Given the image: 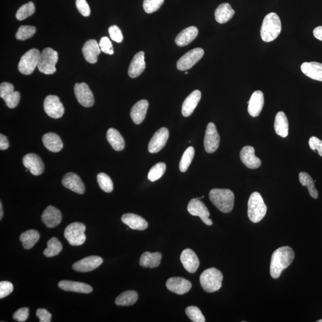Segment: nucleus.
<instances>
[{"mask_svg": "<svg viewBox=\"0 0 322 322\" xmlns=\"http://www.w3.org/2000/svg\"><path fill=\"white\" fill-rule=\"evenodd\" d=\"M106 138L108 142L116 151H121L124 149V139L116 129L111 128L108 129Z\"/></svg>", "mask_w": 322, "mask_h": 322, "instance_id": "c9c22d12", "label": "nucleus"}, {"mask_svg": "<svg viewBox=\"0 0 322 322\" xmlns=\"http://www.w3.org/2000/svg\"><path fill=\"white\" fill-rule=\"evenodd\" d=\"M45 113L49 117L58 119L61 118L65 113L64 105L57 96L50 95L45 98L44 101Z\"/></svg>", "mask_w": 322, "mask_h": 322, "instance_id": "9d476101", "label": "nucleus"}, {"mask_svg": "<svg viewBox=\"0 0 322 322\" xmlns=\"http://www.w3.org/2000/svg\"><path fill=\"white\" fill-rule=\"evenodd\" d=\"M234 10L229 3H223L215 11V18L219 23H225L232 18L234 15Z\"/></svg>", "mask_w": 322, "mask_h": 322, "instance_id": "72a5a7b5", "label": "nucleus"}, {"mask_svg": "<svg viewBox=\"0 0 322 322\" xmlns=\"http://www.w3.org/2000/svg\"><path fill=\"white\" fill-rule=\"evenodd\" d=\"M40 233L36 230H29L21 234L20 240L24 249L30 250L40 239Z\"/></svg>", "mask_w": 322, "mask_h": 322, "instance_id": "e433bc0d", "label": "nucleus"}, {"mask_svg": "<svg viewBox=\"0 0 322 322\" xmlns=\"http://www.w3.org/2000/svg\"><path fill=\"white\" fill-rule=\"evenodd\" d=\"M317 322H322V319L318 320L317 321Z\"/></svg>", "mask_w": 322, "mask_h": 322, "instance_id": "052dcab7", "label": "nucleus"}, {"mask_svg": "<svg viewBox=\"0 0 322 322\" xmlns=\"http://www.w3.org/2000/svg\"><path fill=\"white\" fill-rule=\"evenodd\" d=\"M299 180L303 186H306L311 197L317 199L318 192L315 187L314 181L310 175L306 172H301L299 174Z\"/></svg>", "mask_w": 322, "mask_h": 322, "instance_id": "58836bf2", "label": "nucleus"}, {"mask_svg": "<svg viewBox=\"0 0 322 322\" xmlns=\"http://www.w3.org/2000/svg\"><path fill=\"white\" fill-rule=\"evenodd\" d=\"M0 97L5 100L7 106L13 109L19 104L20 94L14 90L12 84L3 83L0 85Z\"/></svg>", "mask_w": 322, "mask_h": 322, "instance_id": "ddd939ff", "label": "nucleus"}, {"mask_svg": "<svg viewBox=\"0 0 322 322\" xmlns=\"http://www.w3.org/2000/svg\"><path fill=\"white\" fill-rule=\"evenodd\" d=\"M23 164L34 176H40L44 170V163L36 154H27L23 157Z\"/></svg>", "mask_w": 322, "mask_h": 322, "instance_id": "6ab92c4d", "label": "nucleus"}, {"mask_svg": "<svg viewBox=\"0 0 322 322\" xmlns=\"http://www.w3.org/2000/svg\"><path fill=\"white\" fill-rule=\"evenodd\" d=\"M41 53L36 48L31 49L24 53L18 65V69L23 75H29L38 67Z\"/></svg>", "mask_w": 322, "mask_h": 322, "instance_id": "6e6552de", "label": "nucleus"}, {"mask_svg": "<svg viewBox=\"0 0 322 322\" xmlns=\"http://www.w3.org/2000/svg\"><path fill=\"white\" fill-rule=\"evenodd\" d=\"M145 52L139 51L133 58L129 65L128 75L132 78H137L145 71Z\"/></svg>", "mask_w": 322, "mask_h": 322, "instance_id": "b1692460", "label": "nucleus"}, {"mask_svg": "<svg viewBox=\"0 0 322 322\" xmlns=\"http://www.w3.org/2000/svg\"><path fill=\"white\" fill-rule=\"evenodd\" d=\"M195 155V149L193 147H190L183 153L180 160L179 168L181 172H185L190 167Z\"/></svg>", "mask_w": 322, "mask_h": 322, "instance_id": "a19ab883", "label": "nucleus"}, {"mask_svg": "<svg viewBox=\"0 0 322 322\" xmlns=\"http://www.w3.org/2000/svg\"><path fill=\"white\" fill-rule=\"evenodd\" d=\"M138 300V294L135 290H127L122 292L115 300V304L119 306H129L135 304Z\"/></svg>", "mask_w": 322, "mask_h": 322, "instance_id": "4c0bfd02", "label": "nucleus"}, {"mask_svg": "<svg viewBox=\"0 0 322 322\" xmlns=\"http://www.w3.org/2000/svg\"><path fill=\"white\" fill-rule=\"evenodd\" d=\"M313 35L316 39L322 41V26L316 28L313 31Z\"/></svg>", "mask_w": 322, "mask_h": 322, "instance_id": "13d9d810", "label": "nucleus"}, {"mask_svg": "<svg viewBox=\"0 0 322 322\" xmlns=\"http://www.w3.org/2000/svg\"><path fill=\"white\" fill-rule=\"evenodd\" d=\"M3 216V205L2 202H0V219H2Z\"/></svg>", "mask_w": 322, "mask_h": 322, "instance_id": "bf43d9fd", "label": "nucleus"}, {"mask_svg": "<svg viewBox=\"0 0 322 322\" xmlns=\"http://www.w3.org/2000/svg\"><path fill=\"white\" fill-rule=\"evenodd\" d=\"M161 258L162 254L160 253H151L145 252L140 258V265L145 268H155L160 265Z\"/></svg>", "mask_w": 322, "mask_h": 322, "instance_id": "f704fd0d", "label": "nucleus"}, {"mask_svg": "<svg viewBox=\"0 0 322 322\" xmlns=\"http://www.w3.org/2000/svg\"><path fill=\"white\" fill-rule=\"evenodd\" d=\"M13 285L9 281L0 282V299H4L13 292Z\"/></svg>", "mask_w": 322, "mask_h": 322, "instance_id": "8fccbe9b", "label": "nucleus"}, {"mask_svg": "<svg viewBox=\"0 0 322 322\" xmlns=\"http://www.w3.org/2000/svg\"><path fill=\"white\" fill-rule=\"evenodd\" d=\"M36 11V7L33 2L23 5L17 10L16 17L17 20H23L32 16Z\"/></svg>", "mask_w": 322, "mask_h": 322, "instance_id": "79ce46f5", "label": "nucleus"}, {"mask_svg": "<svg viewBox=\"0 0 322 322\" xmlns=\"http://www.w3.org/2000/svg\"><path fill=\"white\" fill-rule=\"evenodd\" d=\"M295 253L292 248H279L273 253L271 258L270 273L272 278L278 279L282 273L292 264Z\"/></svg>", "mask_w": 322, "mask_h": 322, "instance_id": "f257e3e1", "label": "nucleus"}, {"mask_svg": "<svg viewBox=\"0 0 322 322\" xmlns=\"http://www.w3.org/2000/svg\"><path fill=\"white\" fill-rule=\"evenodd\" d=\"M84 57L90 64H96L98 56L100 54L101 49L95 40H89L86 42L82 49Z\"/></svg>", "mask_w": 322, "mask_h": 322, "instance_id": "393cba45", "label": "nucleus"}, {"mask_svg": "<svg viewBox=\"0 0 322 322\" xmlns=\"http://www.w3.org/2000/svg\"><path fill=\"white\" fill-rule=\"evenodd\" d=\"M267 210V206L260 194L257 192L252 194L248 202V216L251 222L257 223L261 221Z\"/></svg>", "mask_w": 322, "mask_h": 322, "instance_id": "20e7f679", "label": "nucleus"}, {"mask_svg": "<svg viewBox=\"0 0 322 322\" xmlns=\"http://www.w3.org/2000/svg\"><path fill=\"white\" fill-rule=\"evenodd\" d=\"M122 222L132 230H144L148 228V223L142 217L135 213H127L122 216Z\"/></svg>", "mask_w": 322, "mask_h": 322, "instance_id": "bb28decb", "label": "nucleus"}, {"mask_svg": "<svg viewBox=\"0 0 322 322\" xmlns=\"http://www.w3.org/2000/svg\"><path fill=\"white\" fill-rule=\"evenodd\" d=\"M304 74L311 79L322 82V64L316 62H304L301 66Z\"/></svg>", "mask_w": 322, "mask_h": 322, "instance_id": "c85d7f7f", "label": "nucleus"}, {"mask_svg": "<svg viewBox=\"0 0 322 322\" xmlns=\"http://www.w3.org/2000/svg\"><path fill=\"white\" fill-rule=\"evenodd\" d=\"M75 4L77 9L83 16L88 17L90 15V6L86 0H76Z\"/></svg>", "mask_w": 322, "mask_h": 322, "instance_id": "603ef678", "label": "nucleus"}, {"mask_svg": "<svg viewBox=\"0 0 322 322\" xmlns=\"http://www.w3.org/2000/svg\"><path fill=\"white\" fill-rule=\"evenodd\" d=\"M86 227L82 223H73L66 227L64 236L72 246H82L85 243Z\"/></svg>", "mask_w": 322, "mask_h": 322, "instance_id": "0eeeda50", "label": "nucleus"}, {"mask_svg": "<svg viewBox=\"0 0 322 322\" xmlns=\"http://www.w3.org/2000/svg\"><path fill=\"white\" fill-rule=\"evenodd\" d=\"M169 138V129L166 127L159 129L150 141L148 145L149 152L151 153L159 152L166 146Z\"/></svg>", "mask_w": 322, "mask_h": 322, "instance_id": "2eb2a0df", "label": "nucleus"}, {"mask_svg": "<svg viewBox=\"0 0 322 322\" xmlns=\"http://www.w3.org/2000/svg\"><path fill=\"white\" fill-rule=\"evenodd\" d=\"M199 33L198 29L195 26H190L178 35L175 42L179 47H184L190 44L198 36Z\"/></svg>", "mask_w": 322, "mask_h": 322, "instance_id": "2f4dec72", "label": "nucleus"}, {"mask_svg": "<svg viewBox=\"0 0 322 322\" xmlns=\"http://www.w3.org/2000/svg\"><path fill=\"white\" fill-rule=\"evenodd\" d=\"M166 165L165 163H159L154 166L150 170L148 173V179L152 182L159 180L166 173Z\"/></svg>", "mask_w": 322, "mask_h": 322, "instance_id": "37998d69", "label": "nucleus"}, {"mask_svg": "<svg viewBox=\"0 0 322 322\" xmlns=\"http://www.w3.org/2000/svg\"><path fill=\"white\" fill-rule=\"evenodd\" d=\"M185 313L192 321L205 322V318L200 309L196 306H190L186 308Z\"/></svg>", "mask_w": 322, "mask_h": 322, "instance_id": "49530a36", "label": "nucleus"}, {"mask_svg": "<svg viewBox=\"0 0 322 322\" xmlns=\"http://www.w3.org/2000/svg\"><path fill=\"white\" fill-rule=\"evenodd\" d=\"M275 130L278 136L283 138H286L289 132V122L288 118L283 112L281 111L276 114L275 117Z\"/></svg>", "mask_w": 322, "mask_h": 322, "instance_id": "473e14b6", "label": "nucleus"}, {"mask_svg": "<svg viewBox=\"0 0 322 322\" xmlns=\"http://www.w3.org/2000/svg\"><path fill=\"white\" fill-rule=\"evenodd\" d=\"M240 158L245 166L250 169H257L261 165V161L255 155L253 146H246L242 149Z\"/></svg>", "mask_w": 322, "mask_h": 322, "instance_id": "f3484780", "label": "nucleus"}, {"mask_svg": "<svg viewBox=\"0 0 322 322\" xmlns=\"http://www.w3.org/2000/svg\"><path fill=\"white\" fill-rule=\"evenodd\" d=\"M201 99V93L199 90H195L184 101L182 105L181 113L184 117L191 116Z\"/></svg>", "mask_w": 322, "mask_h": 322, "instance_id": "a878e982", "label": "nucleus"}, {"mask_svg": "<svg viewBox=\"0 0 322 322\" xmlns=\"http://www.w3.org/2000/svg\"><path fill=\"white\" fill-rule=\"evenodd\" d=\"M148 107L149 102L146 100H140L132 106L130 115L136 124H141L144 121Z\"/></svg>", "mask_w": 322, "mask_h": 322, "instance_id": "c756f323", "label": "nucleus"}, {"mask_svg": "<svg viewBox=\"0 0 322 322\" xmlns=\"http://www.w3.org/2000/svg\"><path fill=\"white\" fill-rule=\"evenodd\" d=\"M30 315V310L29 308L23 307L17 310L13 315L14 320L17 321L23 322L25 321Z\"/></svg>", "mask_w": 322, "mask_h": 322, "instance_id": "3c124183", "label": "nucleus"}, {"mask_svg": "<svg viewBox=\"0 0 322 322\" xmlns=\"http://www.w3.org/2000/svg\"><path fill=\"white\" fill-rule=\"evenodd\" d=\"M74 93L77 100L84 107L90 108L94 104L93 94L87 84L76 83L74 86Z\"/></svg>", "mask_w": 322, "mask_h": 322, "instance_id": "4468645a", "label": "nucleus"}, {"mask_svg": "<svg viewBox=\"0 0 322 322\" xmlns=\"http://www.w3.org/2000/svg\"><path fill=\"white\" fill-rule=\"evenodd\" d=\"M9 144L8 138L3 134L0 135V149L5 150L9 148Z\"/></svg>", "mask_w": 322, "mask_h": 322, "instance_id": "4d7b16f0", "label": "nucleus"}, {"mask_svg": "<svg viewBox=\"0 0 322 322\" xmlns=\"http://www.w3.org/2000/svg\"><path fill=\"white\" fill-rule=\"evenodd\" d=\"M41 219L48 228H55L61 223L62 213L54 206H48L42 214Z\"/></svg>", "mask_w": 322, "mask_h": 322, "instance_id": "412c9836", "label": "nucleus"}, {"mask_svg": "<svg viewBox=\"0 0 322 322\" xmlns=\"http://www.w3.org/2000/svg\"><path fill=\"white\" fill-rule=\"evenodd\" d=\"M99 45L101 51L104 52V53L110 55L114 53L113 45L109 38L107 37L101 38Z\"/></svg>", "mask_w": 322, "mask_h": 322, "instance_id": "09e8293b", "label": "nucleus"}, {"mask_svg": "<svg viewBox=\"0 0 322 322\" xmlns=\"http://www.w3.org/2000/svg\"><path fill=\"white\" fill-rule=\"evenodd\" d=\"M98 184H99L101 190L111 193L113 191L114 184L111 178L107 174L101 173L97 175V177Z\"/></svg>", "mask_w": 322, "mask_h": 322, "instance_id": "c03bdc74", "label": "nucleus"}, {"mask_svg": "<svg viewBox=\"0 0 322 322\" xmlns=\"http://www.w3.org/2000/svg\"><path fill=\"white\" fill-rule=\"evenodd\" d=\"M309 144L310 148L313 151H317L318 155L322 157V141L315 136L310 138Z\"/></svg>", "mask_w": 322, "mask_h": 322, "instance_id": "5fc2aeb1", "label": "nucleus"}, {"mask_svg": "<svg viewBox=\"0 0 322 322\" xmlns=\"http://www.w3.org/2000/svg\"><path fill=\"white\" fill-rule=\"evenodd\" d=\"M223 276L222 272L216 268L206 269L200 276V283L206 292L218 291L222 286Z\"/></svg>", "mask_w": 322, "mask_h": 322, "instance_id": "39448f33", "label": "nucleus"}, {"mask_svg": "<svg viewBox=\"0 0 322 322\" xmlns=\"http://www.w3.org/2000/svg\"><path fill=\"white\" fill-rule=\"evenodd\" d=\"M36 33V27L33 26H20L16 34L17 40L24 41L31 37Z\"/></svg>", "mask_w": 322, "mask_h": 322, "instance_id": "a18cd8bd", "label": "nucleus"}, {"mask_svg": "<svg viewBox=\"0 0 322 322\" xmlns=\"http://www.w3.org/2000/svg\"><path fill=\"white\" fill-rule=\"evenodd\" d=\"M187 211L192 216L199 217L206 225H212V220L209 219L210 213L208 209L200 199H191L187 206Z\"/></svg>", "mask_w": 322, "mask_h": 322, "instance_id": "9b49d317", "label": "nucleus"}, {"mask_svg": "<svg viewBox=\"0 0 322 322\" xmlns=\"http://www.w3.org/2000/svg\"><path fill=\"white\" fill-rule=\"evenodd\" d=\"M185 74H186V75H187V73H188V72H187V71H186V72H185Z\"/></svg>", "mask_w": 322, "mask_h": 322, "instance_id": "680f3d73", "label": "nucleus"}, {"mask_svg": "<svg viewBox=\"0 0 322 322\" xmlns=\"http://www.w3.org/2000/svg\"><path fill=\"white\" fill-rule=\"evenodd\" d=\"M164 2V0H144L143 9L147 13H152L158 10Z\"/></svg>", "mask_w": 322, "mask_h": 322, "instance_id": "de8ad7c7", "label": "nucleus"}, {"mask_svg": "<svg viewBox=\"0 0 322 322\" xmlns=\"http://www.w3.org/2000/svg\"><path fill=\"white\" fill-rule=\"evenodd\" d=\"M59 288L65 291H71L83 293H90L93 291L92 286L86 283L71 281H62L59 282Z\"/></svg>", "mask_w": 322, "mask_h": 322, "instance_id": "cd10ccee", "label": "nucleus"}, {"mask_svg": "<svg viewBox=\"0 0 322 322\" xmlns=\"http://www.w3.org/2000/svg\"><path fill=\"white\" fill-rule=\"evenodd\" d=\"M180 260L185 270L191 274H194L197 272L200 264L197 254L190 248L182 252Z\"/></svg>", "mask_w": 322, "mask_h": 322, "instance_id": "aec40b11", "label": "nucleus"}, {"mask_svg": "<svg viewBox=\"0 0 322 322\" xmlns=\"http://www.w3.org/2000/svg\"><path fill=\"white\" fill-rule=\"evenodd\" d=\"M204 55V51L201 48H196L188 51L178 61L177 69L181 71L190 69L201 60Z\"/></svg>", "mask_w": 322, "mask_h": 322, "instance_id": "1a4fd4ad", "label": "nucleus"}, {"mask_svg": "<svg viewBox=\"0 0 322 322\" xmlns=\"http://www.w3.org/2000/svg\"><path fill=\"white\" fill-rule=\"evenodd\" d=\"M62 184L66 188L75 192L76 194H83L85 192V184L82 179L76 174L69 173L65 175L62 179Z\"/></svg>", "mask_w": 322, "mask_h": 322, "instance_id": "4be33fe9", "label": "nucleus"}, {"mask_svg": "<svg viewBox=\"0 0 322 322\" xmlns=\"http://www.w3.org/2000/svg\"><path fill=\"white\" fill-rule=\"evenodd\" d=\"M210 201L220 211L229 213L234 207V195L232 191L225 189H213L209 194Z\"/></svg>", "mask_w": 322, "mask_h": 322, "instance_id": "7ed1b4c3", "label": "nucleus"}, {"mask_svg": "<svg viewBox=\"0 0 322 322\" xmlns=\"http://www.w3.org/2000/svg\"><path fill=\"white\" fill-rule=\"evenodd\" d=\"M103 259L99 256H89L75 262L73 270L78 272H89L95 270L103 263Z\"/></svg>", "mask_w": 322, "mask_h": 322, "instance_id": "dca6fc26", "label": "nucleus"}, {"mask_svg": "<svg viewBox=\"0 0 322 322\" xmlns=\"http://www.w3.org/2000/svg\"><path fill=\"white\" fill-rule=\"evenodd\" d=\"M264 97L261 91H255L252 94L250 100L248 101V113L253 117H257L260 114L263 108Z\"/></svg>", "mask_w": 322, "mask_h": 322, "instance_id": "5701e85b", "label": "nucleus"}, {"mask_svg": "<svg viewBox=\"0 0 322 322\" xmlns=\"http://www.w3.org/2000/svg\"><path fill=\"white\" fill-rule=\"evenodd\" d=\"M109 33L111 39L118 43H121L123 40V36L121 31L119 27L116 25L111 26L109 29Z\"/></svg>", "mask_w": 322, "mask_h": 322, "instance_id": "864d4df0", "label": "nucleus"}, {"mask_svg": "<svg viewBox=\"0 0 322 322\" xmlns=\"http://www.w3.org/2000/svg\"><path fill=\"white\" fill-rule=\"evenodd\" d=\"M36 316L39 318L40 322L51 321V313L44 309H38L36 311Z\"/></svg>", "mask_w": 322, "mask_h": 322, "instance_id": "6e6d98bb", "label": "nucleus"}, {"mask_svg": "<svg viewBox=\"0 0 322 322\" xmlns=\"http://www.w3.org/2000/svg\"><path fill=\"white\" fill-rule=\"evenodd\" d=\"M168 289L171 292L184 295L187 293L192 288V283L188 280L180 277L171 278L166 283Z\"/></svg>", "mask_w": 322, "mask_h": 322, "instance_id": "a211bd4d", "label": "nucleus"}, {"mask_svg": "<svg viewBox=\"0 0 322 322\" xmlns=\"http://www.w3.org/2000/svg\"><path fill=\"white\" fill-rule=\"evenodd\" d=\"M45 148L52 152H60L64 147V144L59 136L54 132H48L42 138Z\"/></svg>", "mask_w": 322, "mask_h": 322, "instance_id": "7c9ffc66", "label": "nucleus"}, {"mask_svg": "<svg viewBox=\"0 0 322 322\" xmlns=\"http://www.w3.org/2000/svg\"><path fill=\"white\" fill-rule=\"evenodd\" d=\"M58 61V52L51 48H45L41 53L38 69L44 74H53L57 72L56 65Z\"/></svg>", "mask_w": 322, "mask_h": 322, "instance_id": "423d86ee", "label": "nucleus"}, {"mask_svg": "<svg viewBox=\"0 0 322 322\" xmlns=\"http://www.w3.org/2000/svg\"><path fill=\"white\" fill-rule=\"evenodd\" d=\"M63 246L57 237H52L47 243V248L44 251V255L47 257L57 256L61 253Z\"/></svg>", "mask_w": 322, "mask_h": 322, "instance_id": "ea45409f", "label": "nucleus"}, {"mask_svg": "<svg viewBox=\"0 0 322 322\" xmlns=\"http://www.w3.org/2000/svg\"><path fill=\"white\" fill-rule=\"evenodd\" d=\"M220 138L216 126L213 122H209L206 127L204 147L205 151L208 153L215 152L219 148Z\"/></svg>", "mask_w": 322, "mask_h": 322, "instance_id": "f8f14e48", "label": "nucleus"}, {"mask_svg": "<svg viewBox=\"0 0 322 322\" xmlns=\"http://www.w3.org/2000/svg\"><path fill=\"white\" fill-rule=\"evenodd\" d=\"M281 21L277 14L272 12L265 16L260 31L262 40L267 43L274 41L281 34Z\"/></svg>", "mask_w": 322, "mask_h": 322, "instance_id": "f03ea898", "label": "nucleus"}]
</instances>
